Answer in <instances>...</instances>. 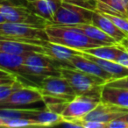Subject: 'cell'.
Here are the masks:
<instances>
[{"label": "cell", "mask_w": 128, "mask_h": 128, "mask_svg": "<svg viewBox=\"0 0 128 128\" xmlns=\"http://www.w3.org/2000/svg\"><path fill=\"white\" fill-rule=\"evenodd\" d=\"M46 27L6 21L0 24V40L44 46L48 40Z\"/></svg>", "instance_id": "cell-2"}, {"label": "cell", "mask_w": 128, "mask_h": 128, "mask_svg": "<svg viewBox=\"0 0 128 128\" xmlns=\"http://www.w3.org/2000/svg\"><path fill=\"white\" fill-rule=\"evenodd\" d=\"M107 128H128V122L119 117L110 121L107 124Z\"/></svg>", "instance_id": "cell-29"}, {"label": "cell", "mask_w": 128, "mask_h": 128, "mask_svg": "<svg viewBox=\"0 0 128 128\" xmlns=\"http://www.w3.org/2000/svg\"><path fill=\"white\" fill-rule=\"evenodd\" d=\"M62 2L70 3V4L87 8V9L92 10V11H96V4H98L96 0H62Z\"/></svg>", "instance_id": "cell-26"}, {"label": "cell", "mask_w": 128, "mask_h": 128, "mask_svg": "<svg viewBox=\"0 0 128 128\" xmlns=\"http://www.w3.org/2000/svg\"><path fill=\"white\" fill-rule=\"evenodd\" d=\"M92 24L101 29L109 36L112 37L118 43L126 37V34L117 27L113 22L105 17L101 12L94 11L92 14Z\"/></svg>", "instance_id": "cell-13"}, {"label": "cell", "mask_w": 128, "mask_h": 128, "mask_svg": "<svg viewBox=\"0 0 128 128\" xmlns=\"http://www.w3.org/2000/svg\"><path fill=\"white\" fill-rule=\"evenodd\" d=\"M126 113H128V108H124L112 104L100 102L96 106V108L89 112L82 118V120H95L108 124L110 121L118 118Z\"/></svg>", "instance_id": "cell-9"}, {"label": "cell", "mask_w": 128, "mask_h": 128, "mask_svg": "<svg viewBox=\"0 0 128 128\" xmlns=\"http://www.w3.org/2000/svg\"><path fill=\"white\" fill-rule=\"evenodd\" d=\"M6 18H4V15H3L2 13L0 12V24H1V23H4V22H6Z\"/></svg>", "instance_id": "cell-33"}, {"label": "cell", "mask_w": 128, "mask_h": 128, "mask_svg": "<svg viewBox=\"0 0 128 128\" xmlns=\"http://www.w3.org/2000/svg\"><path fill=\"white\" fill-rule=\"evenodd\" d=\"M40 101H43V96L37 87L24 86L0 103V108H20Z\"/></svg>", "instance_id": "cell-8"}, {"label": "cell", "mask_w": 128, "mask_h": 128, "mask_svg": "<svg viewBox=\"0 0 128 128\" xmlns=\"http://www.w3.org/2000/svg\"><path fill=\"white\" fill-rule=\"evenodd\" d=\"M126 13H127V16H128V7H127V10H126Z\"/></svg>", "instance_id": "cell-37"}, {"label": "cell", "mask_w": 128, "mask_h": 128, "mask_svg": "<svg viewBox=\"0 0 128 128\" xmlns=\"http://www.w3.org/2000/svg\"><path fill=\"white\" fill-rule=\"evenodd\" d=\"M78 54L86 57V58L96 62L98 66H100L103 70H104L105 71L108 72L109 74H110L112 76L113 80L114 79H118L122 78V77L128 76V68L114 62V60L98 58V57L93 56V55L90 54L86 53V52L82 51V50H79Z\"/></svg>", "instance_id": "cell-14"}, {"label": "cell", "mask_w": 128, "mask_h": 128, "mask_svg": "<svg viewBox=\"0 0 128 128\" xmlns=\"http://www.w3.org/2000/svg\"><path fill=\"white\" fill-rule=\"evenodd\" d=\"M0 12L4 15L6 21L8 22L42 27H46L48 23L42 17L36 14L32 9L26 6H0Z\"/></svg>", "instance_id": "cell-7"}, {"label": "cell", "mask_w": 128, "mask_h": 128, "mask_svg": "<svg viewBox=\"0 0 128 128\" xmlns=\"http://www.w3.org/2000/svg\"><path fill=\"white\" fill-rule=\"evenodd\" d=\"M101 102L128 108V89L112 87L104 84L101 90Z\"/></svg>", "instance_id": "cell-16"}, {"label": "cell", "mask_w": 128, "mask_h": 128, "mask_svg": "<svg viewBox=\"0 0 128 128\" xmlns=\"http://www.w3.org/2000/svg\"><path fill=\"white\" fill-rule=\"evenodd\" d=\"M24 55H17L0 51V68L14 74L18 79L24 76Z\"/></svg>", "instance_id": "cell-15"}, {"label": "cell", "mask_w": 128, "mask_h": 128, "mask_svg": "<svg viewBox=\"0 0 128 128\" xmlns=\"http://www.w3.org/2000/svg\"><path fill=\"white\" fill-rule=\"evenodd\" d=\"M82 128H107V124L95 120H82Z\"/></svg>", "instance_id": "cell-30"}, {"label": "cell", "mask_w": 128, "mask_h": 128, "mask_svg": "<svg viewBox=\"0 0 128 128\" xmlns=\"http://www.w3.org/2000/svg\"><path fill=\"white\" fill-rule=\"evenodd\" d=\"M121 118H123V119H124L126 121H127L128 122V113H126V114H124L123 116H121Z\"/></svg>", "instance_id": "cell-34"}, {"label": "cell", "mask_w": 128, "mask_h": 128, "mask_svg": "<svg viewBox=\"0 0 128 128\" xmlns=\"http://www.w3.org/2000/svg\"><path fill=\"white\" fill-rule=\"evenodd\" d=\"M4 127L20 128V127H37L35 121L28 118H18L3 119Z\"/></svg>", "instance_id": "cell-22"}, {"label": "cell", "mask_w": 128, "mask_h": 128, "mask_svg": "<svg viewBox=\"0 0 128 128\" xmlns=\"http://www.w3.org/2000/svg\"><path fill=\"white\" fill-rule=\"evenodd\" d=\"M92 10L70 3L62 2L55 12L54 20L48 25H75L92 23Z\"/></svg>", "instance_id": "cell-5"}, {"label": "cell", "mask_w": 128, "mask_h": 128, "mask_svg": "<svg viewBox=\"0 0 128 128\" xmlns=\"http://www.w3.org/2000/svg\"><path fill=\"white\" fill-rule=\"evenodd\" d=\"M115 62L123 65V66L126 67V68H128V51L126 48H123L122 46H120V45H119V51Z\"/></svg>", "instance_id": "cell-27"}, {"label": "cell", "mask_w": 128, "mask_h": 128, "mask_svg": "<svg viewBox=\"0 0 128 128\" xmlns=\"http://www.w3.org/2000/svg\"><path fill=\"white\" fill-rule=\"evenodd\" d=\"M30 118L35 121L37 127L59 126L63 121V117L60 114L52 112L48 108H46L45 110H41L39 113L32 116Z\"/></svg>", "instance_id": "cell-19"}, {"label": "cell", "mask_w": 128, "mask_h": 128, "mask_svg": "<svg viewBox=\"0 0 128 128\" xmlns=\"http://www.w3.org/2000/svg\"><path fill=\"white\" fill-rule=\"evenodd\" d=\"M27 6L36 14L51 23L55 12L60 8L62 0H26Z\"/></svg>", "instance_id": "cell-10"}, {"label": "cell", "mask_w": 128, "mask_h": 128, "mask_svg": "<svg viewBox=\"0 0 128 128\" xmlns=\"http://www.w3.org/2000/svg\"><path fill=\"white\" fill-rule=\"evenodd\" d=\"M43 46L46 55L62 62H70L75 55L79 54V50L73 49L57 43H53L49 40L46 41Z\"/></svg>", "instance_id": "cell-18"}, {"label": "cell", "mask_w": 128, "mask_h": 128, "mask_svg": "<svg viewBox=\"0 0 128 128\" xmlns=\"http://www.w3.org/2000/svg\"><path fill=\"white\" fill-rule=\"evenodd\" d=\"M27 6L26 0H0V6Z\"/></svg>", "instance_id": "cell-31"}, {"label": "cell", "mask_w": 128, "mask_h": 128, "mask_svg": "<svg viewBox=\"0 0 128 128\" xmlns=\"http://www.w3.org/2000/svg\"><path fill=\"white\" fill-rule=\"evenodd\" d=\"M84 52L96 56L100 59L104 60H110L115 62L117 55L119 51V45H104V46H96V48H89V49L84 50Z\"/></svg>", "instance_id": "cell-20"}, {"label": "cell", "mask_w": 128, "mask_h": 128, "mask_svg": "<svg viewBox=\"0 0 128 128\" xmlns=\"http://www.w3.org/2000/svg\"><path fill=\"white\" fill-rule=\"evenodd\" d=\"M105 17L110 20L113 24L117 27H118L122 32H124L126 35H128V18L126 17H121V16H117V15H110V14H106V13L102 12Z\"/></svg>", "instance_id": "cell-24"}, {"label": "cell", "mask_w": 128, "mask_h": 128, "mask_svg": "<svg viewBox=\"0 0 128 128\" xmlns=\"http://www.w3.org/2000/svg\"><path fill=\"white\" fill-rule=\"evenodd\" d=\"M0 127H4V120L0 118Z\"/></svg>", "instance_id": "cell-35"}, {"label": "cell", "mask_w": 128, "mask_h": 128, "mask_svg": "<svg viewBox=\"0 0 128 128\" xmlns=\"http://www.w3.org/2000/svg\"><path fill=\"white\" fill-rule=\"evenodd\" d=\"M103 86L95 88L84 94L76 95V96L67 104L60 115L63 118L82 119L101 102V90Z\"/></svg>", "instance_id": "cell-3"}, {"label": "cell", "mask_w": 128, "mask_h": 128, "mask_svg": "<svg viewBox=\"0 0 128 128\" xmlns=\"http://www.w3.org/2000/svg\"><path fill=\"white\" fill-rule=\"evenodd\" d=\"M58 26H60V25H58ZM62 26L73 29V30L77 31V32L85 34V35H87L88 37H90L94 40H96L104 42V43H106V44H109V45L118 44L113 38L109 36L108 34H106L100 28H98V26L93 25L92 23H90V24H75V25H62Z\"/></svg>", "instance_id": "cell-17"}, {"label": "cell", "mask_w": 128, "mask_h": 128, "mask_svg": "<svg viewBox=\"0 0 128 128\" xmlns=\"http://www.w3.org/2000/svg\"><path fill=\"white\" fill-rule=\"evenodd\" d=\"M118 44L120 45V46H122L124 48H126V49L128 51V35L126 36L124 40H121Z\"/></svg>", "instance_id": "cell-32"}, {"label": "cell", "mask_w": 128, "mask_h": 128, "mask_svg": "<svg viewBox=\"0 0 128 128\" xmlns=\"http://www.w3.org/2000/svg\"><path fill=\"white\" fill-rule=\"evenodd\" d=\"M42 109H24V108H0V118L2 119L28 118L39 113Z\"/></svg>", "instance_id": "cell-21"}, {"label": "cell", "mask_w": 128, "mask_h": 128, "mask_svg": "<svg viewBox=\"0 0 128 128\" xmlns=\"http://www.w3.org/2000/svg\"><path fill=\"white\" fill-rule=\"evenodd\" d=\"M60 73L62 77L70 82L76 95L89 92L95 88L104 85L107 82L106 80L101 77L70 67H62Z\"/></svg>", "instance_id": "cell-4"}, {"label": "cell", "mask_w": 128, "mask_h": 128, "mask_svg": "<svg viewBox=\"0 0 128 128\" xmlns=\"http://www.w3.org/2000/svg\"><path fill=\"white\" fill-rule=\"evenodd\" d=\"M70 63L73 65L75 68H77L79 70H82L84 72H86L88 74H91V75L96 76L106 80L107 82L113 80V77L110 74L106 72L104 70L98 66L96 62L93 60H90V59L86 58L84 56H82L80 54H76L70 60Z\"/></svg>", "instance_id": "cell-11"}, {"label": "cell", "mask_w": 128, "mask_h": 128, "mask_svg": "<svg viewBox=\"0 0 128 128\" xmlns=\"http://www.w3.org/2000/svg\"><path fill=\"white\" fill-rule=\"evenodd\" d=\"M24 86L27 85L23 84L18 78H17V80L11 84L0 85V103H2L4 100H6L12 94H13L18 90L23 88Z\"/></svg>", "instance_id": "cell-23"}, {"label": "cell", "mask_w": 128, "mask_h": 128, "mask_svg": "<svg viewBox=\"0 0 128 128\" xmlns=\"http://www.w3.org/2000/svg\"><path fill=\"white\" fill-rule=\"evenodd\" d=\"M38 89L43 96L58 98L70 102L76 96L70 82L62 76H46L41 80Z\"/></svg>", "instance_id": "cell-6"}, {"label": "cell", "mask_w": 128, "mask_h": 128, "mask_svg": "<svg viewBox=\"0 0 128 128\" xmlns=\"http://www.w3.org/2000/svg\"><path fill=\"white\" fill-rule=\"evenodd\" d=\"M0 51L12 54L24 55V56L32 53L45 54L43 46L28 44L15 40H0Z\"/></svg>", "instance_id": "cell-12"}, {"label": "cell", "mask_w": 128, "mask_h": 128, "mask_svg": "<svg viewBox=\"0 0 128 128\" xmlns=\"http://www.w3.org/2000/svg\"><path fill=\"white\" fill-rule=\"evenodd\" d=\"M48 40L53 43L63 45L76 50H86L89 48L109 45L96 40L87 35L58 25H48L45 28Z\"/></svg>", "instance_id": "cell-1"}, {"label": "cell", "mask_w": 128, "mask_h": 128, "mask_svg": "<svg viewBox=\"0 0 128 128\" xmlns=\"http://www.w3.org/2000/svg\"><path fill=\"white\" fill-rule=\"evenodd\" d=\"M106 85L112 86V87L123 88V89H128V76L122 77V78L114 79V80L109 81L106 82Z\"/></svg>", "instance_id": "cell-28"}, {"label": "cell", "mask_w": 128, "mask_h": 128, "mask_svg": "<svg viewBox=\"0 0 128 128\" xmlns=\"http://www.w3.org/2000/svg\"><path fill=\"white\" fill-rule=\"evenodd\" d=\"M96 1H101V2H104V3L105 1H106V0H96Z\"/></svg>", "instance_id": "cell-36"}, {"label": "cell", "mask_w": 128, "mask_h": 128, "mask_svg": "<svg viewBox=\"0 0 128 128\" xmlns=\"http://www.w3.org/2000/svg\"><path fill=\"white\" fill-rule=\"evenodd\" d=\"M104 4H108L109 6L115 9L123 16L128 18L127 13H126V10L128 7V0H106Z\"/></svg>", "instance_id": "cell-25"}]
</instances>
